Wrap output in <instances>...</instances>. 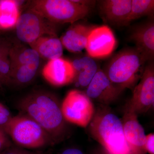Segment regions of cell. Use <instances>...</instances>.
Segmentation results:
<instances>
[{"label":"cell","mask_w":154,"mask_h":154,"mask_svg":"<svg viewBox=\"0 0 154 154\" xmlns=\"http://www.w3.org/2000/svg\"><path fill=\"white\" fill-rule=\"evenodd\" d=\"M18 108L22 113L39 125L54 144L66 138V121L63 115L60 103L53 94L43 91L33 92L19 101Z\"/></svg>","instance_id":"6da1fadb"},{"label":"cell","mask_w":154,"mask_h":154,"mask_svg":"<svg viewBox=\"0 0 154 154\" xmlns=\"http://www.w3.org/2000/svg\"><path fill=\"white\" fill-rule=\"evenodd\" d=\"M89 124V132L107 154H132L121 120L108 106L100 105Z\"/></svg>","instance_id":"7a4b0ae2"},{"label":"cell","mask_w":154,"mask_h":154,"mask_svg":"<svg viewBox=\"0 0 154 154\" xmlns=\"http://www.w3.org/2000/svg\"><path fill=\"white\" fill-rule=\"evenodd\" d=\"M146 63L134 47L119 51L106 65L104 72L111 82L123 90H133Z\"/></svg>","instance_id":"3957f363"},{"label":"cell","mask_w":154,"mask_h":154,"mask_svg":"<svg viewBox=\"0 0 154 154\" xmlns=\"http://www.w3.org/2000/svg\"><path fill=\"white\" fill-rule=\"evenodd\" d=\"M96 1L75 0H34L29 9L53 24H73L91 13Z\"/></svg>","instance_id":"277c9868"},{"label":"cell","mask_w":154,"mask_h":154,"mask_svg":"<svg viewBox=\"0 0 154 154\" xmlns=\"http://www.w3.org/2000/svg\"><path fill=\"white\" fill-rule=\"evenodd\" d=\"M2 128L18 146L37 149L54 144L49 134L37 122L21 113L13 116Z\"/></svg>","instance_id":"5b68a950"},{"label":"cell","mask_w":154,"mask_h":154,"mask_svg":"<svg viewBox=\"0 0 154 154\" xmlns=\"http://www.w3.org/2000/svg\"><path fill=\"white\" fill-rule=\"evenodd\" d=\"M61 108L66 121L82 127L89 125L96 110L92 100L86 93L78 90L69 91Z\"/></svg>","instance_id":"8992f818"},{"label":"cell","mask_w":154,"mask_h":154,"mask_svg":"<svg viewBox=\"0 0 154 154\" xmlns=\"http://www.w3.org/2000/svg\"><path fill=\"white\" fill-rule=\"evenodd\" d=\"M55 24L31 9L22 14L16 25V34L20 41L28 45L42 36H56Z\"/></svg>","instance_id":"52a82bcc"},{"label":"cell","mask_w":154,"mask_h":154,"mask_svg":"<svg viewBox=\"0 0 154 154\" xmlns=\"http://www.w3.org/2000/svg\"><path fill=\"white\" fill-rule=\"evenodd\" d=\"M154 105V61L149 62L145 66L139 82L133 90L131 99L126 107L137 115L145 113Z\"/></svg>","instance_id":"ba28073f"},{"label":"cell","mask_w":154,"mask_h":154,"mask_svg":"<svg viewBox=\"0 0 154 154\" xmlns=\"http://www.w3.org/2000/svg\"><path fill=\"white\" fill-rule=\"evenodd\" d=\"M117 41L111 28L106 25L96 26L88 36L85 49L93 58H103L112 53Z\"/></svg>","instance_id":"9c48e42d"},{"label":"cell","mask_w":154,"mask_h":154,"mask_svg":"<svg viewBox=\"0 0 154 154\" xmlns=\"http://www.w3.org/2000/svg\"><path fill=\"white\" fill-rule=\"evenodd\" d=\"M123 91L111 82L104 71L99 69L85 93L91 100L107 106L117 100Z\"/></svg>","instance_id":"30bf717a"},{"label":"cell","mask_w":154,"mask_h":154,"mask_svg":"<svg viewBox=\"0 0 154 154\" xmlns=\"http://www.w3.org/2000/svg\"><path fill=\"white\" fill-rule=\"evenodd\" d=\"M137 117L136 113L125 107L124 115L121 119L123 131L132 154H146V135Z\"/></svg>","instance_id":"8fae6325"},{"label":"cell","mask_w":154,"mask_h":154,"mask_svg":"<svg viewBox=\"0 0 154 154\" xmlns=\"http://www.w3.org/2000/svg\"><path fill=\"white\" fill-rule=\"evenodd\" d=\"M48 82L56 87H62L73 82L75 72L71 62L60 57L48 61L42 70Z\"/></svg>","instance_id":"7c38bea8"},{"label":"cell","mask_w":154,"mask_h":154,"mask_svg":"<svg viewBox=\"0 0 154 154\" xmlns=\"http://www.w3.org/2000/svg\"><path fill=\"white\" fill-rule=\"evenodd\" d=\"M132 0L99 1L100 16L104 22L117 27L127 26L131 11Z\"/></svg>","instance_id":"4fadbf2b"},{"label":"cell","mask_w":154,"mask_h":154,"mask_svg":"<svg viewBox=\"0 0 154 154\" xmlns=\"http://www.w3.org/2000/svg\"><path fill=\"white\" fill-rule=\"evenodd\" d=\"M130 39L146 62L153 61L154 23L152 19L136 25L131 31Z\"/></svg>","instance_id":"5bb4252c"},{"label":"cell","mask_w":154,"mask_h":154,"mask_svg":"<svg viewBox=\"0 0 154 154\" xmlns=\"http://www.w3.org/2000/svg\"><path fill=\"white\" fill-rule=\"evenodd\" d=\"M96 26L84 23L73 24L60 38L63 46L70 52H81L85 49L88 36Z\"/></svg>","instance_id":"9a60e30c"},{"label":"cell","mask_w":154,"mask_h":154,"mask_svg":"<svg viewBox=\"0 0 154 154\" xmlns=\"http://www.w3.org/2000/svg\"><path fill=\"white\" fill-rule=\"evenodd\" d=\"M29 45L40 58L48 61L61 57L63 54V46L57 35L42 36Z\"/></svg>","instance_id":"2e32d148"},{"label":"cell","mask_w":154,"mask_h":154,"mask_svg":"<svg viewBox=\"0 0 154 154\" xmlns=\"http://www.w3.org/2000/svg\"><path fill=\"white\" fill-rule=\"evenodd\" d=\"M72 63L75 72L74 82L76 85L87 88L99 70L96 61L87 56L75 60Z\"/></svg>","instance_id":"e0dca14e"},{"label":"cell","mask_w":154,"mask_h":154,"mask_svg":"<svg viewBox=\"0 0 154 154\" xmlns=\"http://www.w3.org/2000/svg\"><path fill=\"white\" fill-rule=\"evenodd\" d=\"M11 66H28L38 70L40 65V57L31 48L21 45H11L9 51Z\"/></svg>","instance_id":"ac0fdd59"},{"label":"cell","mask_w":154,"mask_h":154,"mask_svg":"<svg viewBox=\"0 0 154 154\" xmlns=\"http://www.w3.org/2000/svg\"><path fill=\"white\" fill-rule=\"evenodd\" d=\"M19 1L0 0V30L15 28L20 16Z\"/></svg>","instance_id":"d6986e66"},{"label":"cell","mask_w":154,"mask_h":154,"mask_svg":"<svg viewBox=\"0 0 154 154\" xmlns=\"http://www.w3.org/2000/svg\"><path fill=\"white\" fill-rule=\"evenodd\" d=\"M11 85L23 86L30 84L36 77L37 70L28 66H11Z\"/></svg>","instance_id":"ffe728a7"},{"label":"cell","mask_w":154,"mask_h":154,"mask_svg":"<svg viewBox=\"0 0 154 154\" xmlns=\"http://www.w3.org/2000/svg\"><path fill=\"white\" fill-rule=\"evenodd\" d=\"M154 11L153 0H132L131 11L127 25L134 20L144 17H152Z\"/></svg>","instance_id":"44dd1931"},{"label":"cell","mask_w":154,"mask_h":154,"mask_svg":"<svg viewBox=\"0 0 154 154\" xmlns=\"http://www.w3.org/2000/svg\"><path fill=\"white\" fill-rule=\"evenodd\" d=\"M13 117L8 108L0 102V127L5 125Z\"/></svg>","instance_id":"7402d4cb"},{"label":"cell","mask_w":154,"mask_h":154,"mask_svg":"<svg viewBox=\"0 0 154 154\" xmlns=\"http://www.w3.org/2000/svg\"><path fill=\"white\" fill-rule=\"evenodd\" d=\"M13 145L8 135L0 127V154Z\"/></svg>","instance_id":"603a6c76"},{"label":"cell","mask_w":154,"mask_h":154,"mask_svg":"<svg viewBox=\"0 0 154 154\" xmlns=\"http://www.w3.org/2000/svg\"><path fill=\"white\" fill-rule=\"evenodd\" d=\"M1 154H43L41 152L28 150L18 146L12 145Z\"/></svg>","instance_id":"cb8c5ba5"},{"label":"cell","mask_w":154,"mask_h":154,"mask_svg":"<svg viewBox=\"0 0 154 154\" xmlns=\"http://www.w3.org/2000/svg\"><path fill=\"white\" fill-rule=\"evenodd\" d=\"M145 149L149 154H154V134L151 133L146 135Z\"/></svg>","instance_id":"d4e9b609"},{"label":"cell","mask_w":154,"mask_h":154,"mask_svg":"<svg viewBox=\"0 0 154 154\" xmlns=\"http://www.w3.org/2000/svg\"><path fill=\"white\" fill-rule=\"evenodd\" d=\"M11 46L7 42L0 39V60L9 54Z\"/></svg>","instance_id":"484cf974"},{"label":"cell","mask_w":154,"mask_h":154,"mask_svg":"<svg viewBox=\"0 0 154 154\" xmlns=\"http://www.w3.org/2000/svg\"><path fill=\"white\" fill-rule=\"evenodd\" d=\"M61 154H84L83 152L76 148H69L65 149Z\"/></svg>","instance_id":"4316f807"},{"label":"cell","mask_w":154,"mask_h":154,"mask_svg":"<svg viewBox=\"0 0 154 154\" xmlns=\"http://www.w3.org/2000/svg\"><path fill=\"white\" fill-rule=\"evenodd\" d=\"M93 154H107L103 148L98 149L93 153Z\"/></svg>","instance_id":"83f0119b"},{"label":"cell","mask_w":154,"mask_h":154,"mask_svg":"<svg viewBox=\"0 0 154 154\" xmlns=\"http://www.w3.org/2000/svg\"><path fill=\"white\" fill-rule=\"evenodd\" d=\"M0 91H1V90H0Z\"/></svg>","instance_id":"f1b7e54d"}]
</instances>
